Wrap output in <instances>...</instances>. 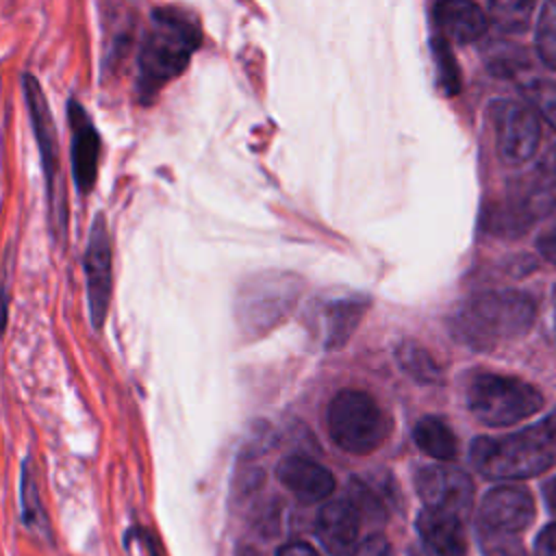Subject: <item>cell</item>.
Instances as JSON below:
<instances>
[{"label":"cell","mask_w":556,"mask_h":556,"mask_svg":"<svg viewBox=\"0 0 556 556\" xmlns=\"http://www.w3.org/2000/svg\"><path fill=\"white\" fill-rule=\"evenodd\" d=\"M536 317L534 300L523 291H484L465 300L450 317V332L473 350L523 337Z\"/></svg>","instance_id":"6da1fadb"},{"label":"cell","mask_w":556,"mask_h":556,"mask_svg":"<svg viewBox=\"0 0 556 556\" xmlns=\"http://www.w3.org/2000/svg\"><path fill=\"white\" fill-rule=\"evenodd\" d=\"M473 467L493 480H523L547 471L556 456L552 421L504 434L478 437L469 450Z\"/></svg>","instance_id":"7a4b0ae2"},{"label":"cell","mask_w":556,"mask_h":556,"mask_svg":"<svg viewBox=\"0 0 556 556\" xmlns=\"http://www.w3.org/2000/svg\"><path fill=\"white\" fill-rule=\"evenodd\" d=\"M198 43L200 28L193 17L178 9L154 11L139 52L141 91L154 93L176 78L187 67Z\"/></svg>","instance_id":"3957f363"},{"label":"cell","mask_w":556,"mask_h":556,"mask_svg":"<svg viewBox=\"0 0 556 556\" xmlns=\"http://www.w3.org/2000/svg\"><path fill=\"white\" fill-rule=\"evenodd\" d=\"M328 434L337 447L350 454H371L391 434V419L365 391H339L326 410Z\"/></svg>","instance_id":"277c9868"},{"label":"cell","mask_w":556,"mask_h":556,"mask_svg":"<svg viewBox=\"0 0 556 556\" xmlns=\"http://www.w3.org/2000/svg\"><path fill=\"white\" fill-rule=\"evenodd\" d=\"M467 406L484 426H513L543 406L536 387L502 374H476L467 384Z\"/></svg>","instance_id":"5b68a950"},{"label":"cell","mask_w":556,"mask_h":556,"mask_svg":"<svg viewBox=\"0 0 556 556\" xmlns=\"http://www.w3.org/2000/svg\"><path fill=\"white\" fill-rule=\"evenodd\" d=\"M489 117L502 163L521 165L534 156L541 141V124L536 111L530 104L495 100L489 109Z\"/></svg>","instance_id":"8992f818"},{"label":"cell","mask_w":556,"mask_h":556,"mask_svg":"<svg viewBox=\"0 0 556 556\" xmlns=\"http://www.w3.org/2000/svg\"><path fill=\"white\" fill-rule=\"evenodd\" d=\"M300 287L293 276H263L245 285L239 298V321L252 334L265 332L289 313Z\"/></svg>","instance_id":"52a82bcc"},{"label":"cell","mask_w":556,"mask_h":556,"mask_svg":"<svg viewBox=\"0 0 556 556\" xmlns=\"http://www.w3.org/2000/svg\"><path fill=\"white\" fill-rule=\"evenodd\" d=\"M417 493L428 508L447 510L454 515L467 517L473 502V482L471 478L452 465H428L421 467L415 476Z\"/></svg>","instance_id":"ba28073f"},{"label":"cell","mask_w":556,"mask_h":556,"mask_svg":"<svg viewBox=\"0 0 556 556\" xmlns=\"http://www.w3.org/2000/svg\"><path fill=\"white\" fill-rule=\"evenodd\" d=\"M85 276L91 324L100 328L106 317L111 300V243L106 222L102 215L93 219L89 230V241L85 250Z\"/></svg>","instance_id":"9c48e42d"},{"label":"cell","mask_w":556,"mask_h":556,"mask_svg":"<svg viewBox=\"0 0 556 556\" xmlns=\"http://www.w3.org/2000/svg\"><path fill=\"white\" fill-rule=\"evenodd\" d=\"M534 519L532 495L513 484L491 489L480 504V526L497 532L517 534Z\"/></svg>","instance_id":"30bf717a"},{"label":"cell","mask_w":556,"mask_h":556,"mask_svg":"<svg viewBox=\"0 0 556 556\" xmlns=\"http://www.w3.org/2000/svg\"><path fill=\"white\" fill-rule=\"evenodd\" d=\"M276 476L291 495L306 504L328 497L334 489L332 473L304 454H291L282 458L276 467Z\"/></svg>","instance_id":"8fae6325"},{"label":"cell","mask_w":556,"mask_h":556,"mask_svg":"<svg viewBox=\"0 0 556 556\" xmlns=\"http://www.w3.org/2000/svg\"><path fill=\"white\" fill-rule=\"evenodd\" d=\"M361 513L350 500H332L321 506L315 534L330 556H350L358 536Z\"/></svg>","instance_id":"7c38bea8"},{"label":"cell","mask_w":556,"mask_h":556,"mask_svg":"<svg viewBox=\"0 0 556 556\" xmlns=\"http://www.w3.org/2000/svg\"><path fill=\"white\" fill-rule=\"evenodd\" d=\"M434 24L447 41L471 43L486 33L489 17L473 0H439Z\"/></svg>","instance_id":"4fadbf2b"},{"label":"cell","mask_w":556,"mask_h":556,"mask_svg":"<svg viewBox=\"0 0 556 556\" xmlns=\"http://www.w3.org/2000/svg\"><path fill=\"white\" fill-rule=\"evenodd\" d=\"M417 530L424 543L437 556H465L467 554V534L463 517L424 506L417 517Z\"/></svg>","instance_id":"5bb4252c"},{"label":"cell","mask_w":556,"mask_h":556,"mask_svg":"<svg viewBox=\"0 0 556 556\" xmlns=\"http://www.w3.org/2000/svg\"><path fill=\"white\" fill-rule=\"evenodd\" d=\"M70 119L74 128V146H72V167L76 187L85 193L91 189L98 172V154H100V139L89 119L85 117L83 109L72 102Z\"/></svg>","instance_id":"9a60e30c"},{"label":"cell","mask_w":556,"mask_h":556,"mask_svg":"<svg viewBox=\"0 0 556 556\" xmlns=\"http://www.w3.org/2000/svg\"><path fill=\"white\" fill-rule=\"evenodd\" d=\"M26 102H28V111L33 115V126H35V135L41 148V159H43V167H46V176H48V185L52 189L56 174H59V159H56V139H54V126L50 124V115L46 109V100L39 91L37 80H33L30 76L26 78Z\"/></svg>","instance_id":"2e32d148"},{"label":"cell","mask_w":556,"mask_h":556,"mask_svg":"<svg viewBox=\"0 0 556 556\" xmlns=\"http://www.w3.org/2000/svg\"><path fill=\"white\" fill-rule=\"evenodd\" d=\"M365 308H367L365 300L345 298V300L328 302L324 308V315H321L326 348L334 350V348H341L345 341H350Z\"/></svg>","instance_id":"e0dca14e"},{"label":"cell","mask_w":556,"mask_h":556,"mask_svg":"<svg viewBox=\"0 0 556 556\" xmlns=\"http://www.w3.org/2000/svg\"><path fill=\"white\" fill-rule=\"evenodd\" d=\"M413 439H415L417 447L424 454H428L430 458H437V460H454L456 458V452H458L456 437L450 430V426L434 415L421 417L415 424Z\"/></svg>","instance_id":"ac0fdd59"},{"label":"cell","mask_w":556,"mask_h":556,"mask_svg":"<svg viewBox=\"0 0 556 556\" xmlns=\"http://www.w3.org/2000/svg\"><path fill=\"white\" fill-rule=\"evenodd\" d=\"M539 0H489V20L497 30L517 35L530 26Z\"/></svg>","instance_id":"d6986e66"},{"label":"cell","mask_w":556,"mask_h":556,"mask_svg":"<svg viewBox=\"0 0 556 556\" xmlns=\"http://www.w3.org/2000/svg\"><path fill=\"white\" fill-rule=\"evenodd\" d=\"M484 59H486L489 72L495 76H502V78H510L530 65L526 48L517 46L513 41H493L486 48Z\"/></svg>","instance_id":"ffe728a7"},{"label":"cell","mask_w":556,"mask_h":556,"mask_svg":"<svg viewBox=\"0 0 556 556\" xmlns=\"http://www.w3.org/2000/svg\"><path fill=\"white\" fill-rule=\"evenodd\" d=\"M397 363L417 382L432 384V382L441 380V369L434 363V358L430 356V352H426L421 345H417L413 341L400 343V348H397Z\"/></svg>","instance_id":"44dd1931"},{"label":"cell","mask_w":556,"mask_h":556,"mask_svg":"<svg viewBox=\"0 0 556 556\" xmlns=\"http://www.w3.org/2000/svg\"><path fill=\"white\" fill-rule=\"evenodd\" d=\"M534 46L541 56V61L556 70V0H545L539 22H536V35Z\"/></svg>","instance_id":"7402d4cb"},{"label":"cell","mask_w":556,"mask_h":556,"mask_svg":"<svg viewBox=\"0 0 556 556\" xmlns=\"http://www.w3.org/2000/svg\"><path fill=\"white\" fill-rule=\"evenodd\" d=\"M530 106L556 130V83L534 78L523 87Z\"/></svg>","instance_id":"603a6c76"},{"label":"cell","mask_w":556,"mask_h":556,"mask_svg":"<svg viewBox=\"0 0 556 556\" xmlns=\"http://www.w3.org/2000/svg\"><path fill=\"white\" fill-rule=\"evenodd\" d=\"M22 510H24V521L35 530L41 523H46V517L37 497V484L28 473V465H24V471H22Z\"/></svg>","instance_id":"cb8c5ba5"},{"label":"cell","mask_w":556,"mask_h":556,"mask_svg":"<svg viewBox=\"0 0 556 556\" xmlns=\"http://www.w3.org/2000/svg\"><path fill=\"white\" fill-rule=\"evenodd\" d=\"M480 541H482L486 556H526L521 545L517 541H513L510 532H497L491 528H482Z\"/></svg>","instance_id":"d4e9b609"},{"label":"cell","mask_w":556,"mask_h":556,"mask_svg":"<svg viewBox=\"0 0 556 556\" xmlns=\"http://www.w3.org/2000/svg\"><path fill=\"white\" fill-rule=\"evenodd\" d=\"M350 556H395L389 541L380 534H371L365 541H361Z\"/></svg>","instance_id":"484cf974"},{"label":"cell","mask_w":556,"mask_h":556,"mask_svg":"<svg viewBox=\"0 0 556 556\" xmlns=\"http://www.w3.org/2000/svg\"><path fill=\"white\" fill-rule=\"evenodd\" d=\"M541 180H545L547 185L556 187V141L545 148L543 156L539 159V165H536V172H534Z\"/></svg>","instance_id":"4316f807"},{"label":"cell","mask_w":556,"mask_h":556,"mask_svg":"<svg viewBox=\"0 0 556 556\" xmlns=\"http://www.w3.org/2000/svg\"><path fill=\"white\" fill-rule=\"evenodd\" d=\"M536 554L539 556H556V523L545 526L536 536Z\"/></svg>","instance_id":"83f0119b"},{"label":"cell","mask_w":556,"mask_h":556,"mask_svg":"<svg viewBox=\"0 0 556 556\" xmlns=\"http://www.w3.org/2000/svg\"><path fill=\"white\" fill-rule=\"evenodd\" d=\"M536 248L543 254V258H547L549 263L556 265V232L554 230H543V235L536 239Z\"/></svg>","instance_id":"f1b7e54d"},{"label":"cell","mask_w":556,"mask_h":556,"mask_svg":"<svg viewBox=\"0 0 556 556\" xmlns=\"http://www.w3.org/2000/svg\"><path fill=\"white\" fill-rule=\"evenodd\" d=\"M276 556H319V554L308 543L293 541V543H287L285 547H280V552Z\"/></svg>","instance_id":"f546056e"},{"label":"cell","mask_w":556,"mask_h":556,"mask_svg":"<svg viewBox=\"0 0 556 556\" xmlns=\"http://www.w3.org/2000/svg\"><path fill=\"white\" fill-rule=\"evenodd\" d=\"M545 500H547L549 508L556 513V478H552V480L545 484Z\"/></svg>","instance_id":"4dcf8cb0"},{"label":"cell","mask_w":556,"mask_h":556,"mask_svg":"<svg viewBox=\"0 0 556 556\" xmlns=\"http://www.w3.org/2000/svg\"><path fill=\"white\" fill-rule=\"evenodd\" d=\"M547 215H549V226H547V228L556 232V200H554V204H552V208H549Z\"/></svg>","instance_id":"1f68e13d"},{"label":"cell","mask_w":556,"mask_h":556,"mask_svg":"<svg viewBox=\"0 0 556 556\" xmlns=\"http://www.w3.org/2000/svg\"><path fill=\"white\" fill-rule=\"evenodd\" d=\"M552 302H554V330H556V287H554V298H552Z\"/></svg>","instance_id":"d6a6232c"}]
</instances>
